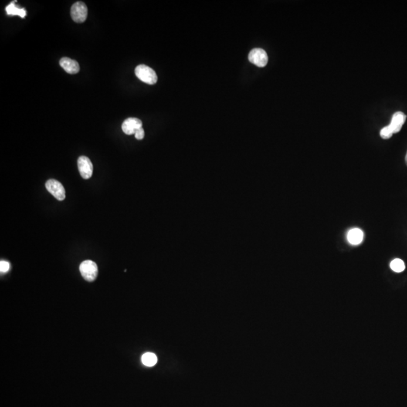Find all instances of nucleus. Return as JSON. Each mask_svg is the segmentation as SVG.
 <instances>
[{"label": "nucleus", "instance_id": "1", "mask_svg": "<svg viewBox=\"0 0 407 407\" xmlns=\"http://www.w3.org/2000/svg\"><path fill=\"white\" fill-rule=\"evenodd\" d=\"M135 75L140 81L149 85H154L158 80V76L154 69L147 65L140 64L137 66L135 68Z\"/></svg>", "mask_w": 407, "mask_h": 407}, {"label": "nucleus", "instance_id": "2", "mask_svg": "<svg viewBox=\"0 0 407 407\" xmlns=\"http://www.w3.org/2000/svg\"><path fill=\"white\" fill-rule=\"evenodd\" d=\"M81 275L87 282H94L97 279L98 268L97 264L92 260H86L81 263L79 266Z\"/></svg>", "mask_w": 407, "mask_h": 407}, {"label": "nucleus", "instance_id": "3", "mask_svg": "<svg viewBox=\"0 0 407 407\" xmlns=\"http://www.w3.org/2000/svg\"><path fill=\"white\" fill-rule=\"evenodd\" d=\"M70 15L75 22H85L88 17L87 6L83 2H76L71 8Z\"/></svg>", "mask_w": 407, "mask_h": 407}, {"label": "nucleus", "instance_id": "4", "mask_svg": "<svg viewBox=\"0 0 407 407\" xmlns=\"http://www.w3.org/2000/svg\"><path fill=\"white\" fill-rule=\"evenodd\" d=\"M45 187L47 190L58 201H63L65 199V197H66L65 188L59 181H56L55 179H51L47 181Z\"/></svg>", "mask_w": 407, "mask_h": 407}, {"label": "nucleus", "instance_id": "5", "mask_svg": "<svg viewBox=\"0 0 407 407\" xmlns=\"http://www.w3.org/2000/svg\"><path fill=\"white\" fill-rule=\"evenodd\" d=\"M248 59L250 63L259 67L266 66L269 61L267 53L262 49H254L251 50L248 55Z\"/></svg>", "mask_w": 407, "mask_h": 407}, {"label": "nucleus", "instance_id": "6", "mask_svg": "<svg viewBox=\"0 0 407 407\" xmlns=\"http://www.w3.org/2000/svg\"><path fill=\"white\" fill-rule=\"evenodd\" d=\"M78 169L81 177L85 180L91 178L93 174V164L86 157H80L78 159Z\"/></svg>", "mask_w": 407, "mask_h": 407}, {"label": "nucleus", "instance_id": "7", "mask_svg": "<svg viewBox=\"0 0 407 407\" xmlns=\"http://www.w3.org/2000/svg\"><path fill=\"white\" fill-rule=\"evenodd\" d=\"M142 125H143V123L141 120L137 118H127L123 123L122 128L125 134L127 135H131V134H135L137 130L142 127Z\"/></svg>", "mask_w": 407, "mask_h": 407}, {"label": "nucleus", "instance_id": "8", "mask_svg": "<svg viewBox=\"0 0 407 407\" xmlns=\"http://www.w3.org/2000/svg\"><path fill=\"white\" fill-rule=\"evenodd\" d=\"M60 65L66 71V73L69 74H76L79 73V69H80L77 62L71 58H66V57L60 60Z\"/></svg>", "mask_w": 407, "mask_h": 407}, {"label": "nucleus", "instance_id": "9", "mask_svg": "<svg viewBox=\"0 0 407 407\" xmlns=\"http://www.w3.org/2000/svg\"><path fill=\"white\" fill-rule=\"evenodd\" d=\"M407 116L402 112H397L393 115L389 126L394 134L399 132L405 123Z\"/></svg>", "mask_w": 407, "mask_h": 407}, {"label": "nucleus", "instance_id": "10", "mask_svg": "<svg viewBox=\"0 0 407 407\" xmlns=\"http://www.w3.org/2000/svg\"><path fill=\"white\" fill-rule=\"evenodd\" d=\"M364 233L359 229H352L348 232V241L351 245H358L363 242Z\"/></svg>", "mask_w": 407, "mask_h": 407}, {"label": "nucleus", "instance_id": "11", "mask_svg": "<svg viewBox=\"0 0 407 407\" xmlns=\"http://www.w3.org/2000/svg\"><path fill=\"white\" fill-rule=\"evenodd\" d=\"M7 14L8 15H19L21 18H24L27 15V11L25 8H20L16 6L15 2H11L5 8Z\"/></svg>", "mask_w": 407, "mask_h": 407}, {"label": "nucleus", "instance_id": "12", "mask_svg": "<svg viewBox=\"0 0 407 407\" xmlns=\"http://www.w3.org/2000/svg\"><path fill=\"white\" fill-rule=\"evenodd\" d=\"M142 363L147 367H153L157 363V357L153 353H146L142 356Z\"/></svg>", "mask_w": 407, "mask_h": 407}, {"label": "nucleus", "instance_id": "13", "mask_svg": "<svg viewBox=\"0 0 407 407\" xmlns=\"http://www.w3.org/2000/svg\"><path fill=\"white\" fill-rule=\"evenodd\" d=\"M391 269L395 272H402L405 270V263L401 259H395L391 262Z\"/></svg>", "mask_w": 407, "mask_h": 407}, {"label": "nucleus", "instance_id": "14", "mask_svg": "<svg viewBox=\"0 0 407 407\" xmlns=\"http://www.w3.org/2000/svg\"><path fill=\"white\" fill-rule=\"evenodd\" d=\"M393 134H394V133H393L392 130H391L389 125L383 127L380 131V136H381V138L385 139V140L391 138Z\"/></svg>", "mask_w": 407, "mask_h": 407}, {"label": "nucleus", "instance_id": "15", "mask_svg": "<svg viewBox=\"0 0 407 407\" xmlns=\"http://www.w3.org/2000/svg\"><path fill=\"white\" fill-rule=\"evenodd\" d=\"M9 262H6V261H1V262H0V271L2 273H5L9 270Z\"/></svg>", "mask_w": 407, "mask_h": 407}, {"label": "nucleus", "instance_id": "16", "mask_svg": "<svg viewBox=\"0 0 407 407\" xmlns=\"http://www.w3.org/2000/svg\"><path fill=\"white\" fill-rule=\"evenodd\" d=\"M134 135H135V138L137 139V140H143L144 135H145V133H144V130H143V127H140L138 130H137Z\"/></svg>", "mask_w": 407, "mask_h": 407}, {"label": "nucleus", "instance_id": "17", "mask_svg": "<svg viewBox=\"0 0 407 407\" xmlns=\"http://www.w3.org/2000/svg\"><path fill=\"white\" fill-rule=\"evenodd\" d=\"M405 160H406V163H407V155H406Z\"/></svg>", "mask_w": 407, "mask_h": 407}]
</instances>
